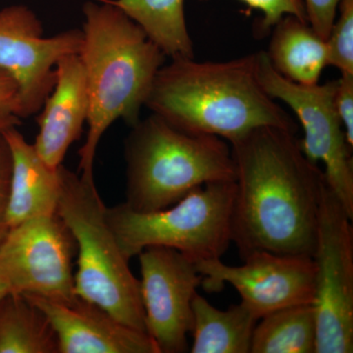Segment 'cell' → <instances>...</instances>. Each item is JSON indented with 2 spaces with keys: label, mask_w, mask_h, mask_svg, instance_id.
Masks as SVG:
<instances>
[{
  "label": "cell",
  "mask_w": 353,
  "mask_h": 353,
  "mask_svg": "<svg viewBox=\"0 0 353 353\" xmlns=\"http://www.w3.org/2000/svg\"><path fill=\"white\" fill-rule=\"evenodd\" d=\"M230 145L236 166L231 239L241 259L257 252L312 257L327 182L296 132L261 127Z\"/></svg>",
  "instance_id": "1"
},
{
  "label": "cell",
  "mask_w": 353,
  "mask_h": 353,
  "mask_svg": "<svg viewBox=\"0 0 353 353\" xmlns=\"http://www.w3.org/2000/svg\"><path fill=\"white\" fill-rule=\"evenodd\" d=\"M145 108L181 131L230 143L261 127L296 132L294 118L260 85L255 53L223 62L171 60L158 71Z\"/></svg>",
  "instance_id": "2"
},
{
  "label": "cell",
  "mask_w": 353,
  "mask_h": 353,
  "mask_svg": "<svg viewBox=\"0 0 353 353\" xmlns=\"http://www.w3.org/2000/svg\"><path fill=\"white\" fill-rule=\"evenodd\" d=\"M82 10L79 57L87 81L88 129L79 150V174L94 181V160L102 137L117 120L132 127L141 119V108L166 57L134 21L108 0H88Z\"/></svg>",
  "instance_id": "3"
},
{
  "label": "cell",
  "mask_w": 353,
  "mask_h": 353,
  "mask_svg": "<svg viewBox=\"0 0 353 353\" xmlns=\"http://www.w3.org/2000/svg\"><path fill=\"white\" fill-rule=\"evenodd\" d=\"M126 201L138 212L162 210L208 183L236 181L231 145L190 134L155 114L139 119L125 139Z\"/></svg>",
  "instance_id": "4"
},
{
  "label": "cell",
  "mask_w": 353,
  "mask_h": 353,
  "mask_svg": "<svg viewBox=\"0 0 353 353\" xmlns=\"http://www.w3.org/2000/svg\"><path fill=\"white\" fill-rule=\"evenodd\" d=\"M57 213L78 248L74 290L77 296L105 309L123 324L146 332L141 283L130 269L105 217L106 206L94 181L59 166Z\"/></svg>",
  "instance_id": "5"
},
{
  "label": "cell",
  "mask_w": 353,
  "mask_h": 353,
  "mask_svg": "<svg viewBox=\"0 0 353 353\" xmlns=\"http://www.w3.org/2000/svg\"><path fill=\"white\" fill-rule=\"evenodd\" d=\"M236 181L208 183L169 208L138 212L118 204L105 217L128 260L150 246L174 248L194 263L221 259L231 239Z\"/></svg>",
  "instance_id": "6"
},
{
  "label": "cell",
  "mask_w": 353,
  "mask_h": 353,
  "mask_svg": "<svg viewBox=\"0 0 353 353\" xmlns=\"http://www.w3.org/2000/svg\"><path fill=\"white\" fill-rule=\"evenodd\" d=\"M352 217L330 190L323 192L314 262L315 353L353 352Z\"/></svg>",
  "instance_id": "7"
},
{
  "label": "cell",
  "mask_w": 353,
  "mask_h": 353,
  "mask_svg": "<svg viewBox=\"0 0 353 353\" xmlns=\"http://www.w3.org/2000/svg\"><path fill=\"white\" fill-rule=\"evenodd\" d=\"M255 55L260 85L296 115L303 129L301 150L313 163L324 165L327 185L353 218L352 148L336 112V80L312 85L294 83L273 68L266 51Z\"/></svg>",
  "instance_id": "8"
},
{
  "label": "cell",
  "mask_w": 353,
  "mask_h": 353,
  "mask_svg": "<svg viewBox=\"0 0 353 353\" xmlns=\"http://www.w3.org/2000/svg\"><path fill=\"white\" fill-rule=\"evenodd\" d=\"M73 234L57 213L10 228L0 245V272L11 294H34L58 301L77 296Z\"/></svg>",
  "instance_id": "9"
},
{
  "label": "cell",
  "mask_w": 353,
  "mask_h": 353,
  "mask_svg": "<svg viewBox=\"0 0 353 353\" xmlns=\"http://www.w3.org/2000/svg\"><path fill=\"white\" fill-rule=\"evenodd\" d=\"M82 44V30L44 36L39 16L24 4L0 9V69L19 87L22 119L39 112L54 87L58 60L79 54Z\"/></svg>",
  "instance_id": "10"
},
{
  "label": "cell",
  "mask_w": 353,
  "mask_h": 353,
  "mask_svg": "<svg viewBox=\"0 0 353 353\" xmlns=\"http://www.w3.org/2000/svg\"><path fill=\"white\" fill-rule=\"evenodd\" d=\"M138 256L146 332L160 353L187 352L192 299L202 283L196 263L165 246H150Z\"/></svg>",
  "instance_id": "11"
},
{
  "label": "cell",
  "mask_w": 353,
  "mask_h": 353,
  "mask_svg": "<svg viewBox=\"0 0 353 353\" xmlns=\"http://www.w3.org/2000/svg\"><path fill=\"white\" fill-rule=\"evenodd\" d=\"M241 266H229L221 259L196 264L208 292L233 285L246 304L261 319L289 306L312 303L314 297V262L312 257L257 252L248 255Z\"/></svg>",
  "instance_id": "12"
},
{
  "label": "cell",
  "mask_w": 353,
  "mask_h": 353,
  "mask_svg": "<svg viewBox=\"0 0 353 353\" xmlns=\"http://www.w3.org/2000/svg\"><path fill=\"white\" fill-rule=\"evenodd\" d=\"M24 296L48 318L57 334L59 353H160L150 334L126 326L82 297L58 301Z\"/></svg>",
  "instance_id": "13"
},
{
  "label": "cell",
  "mask_w": 353,
  "mask_h": 353,
  "mask_svg": "<svg viewBox=\"0 0 353 353\" xmlns=\"http://www.w3.org/2000/svg\"><path fill=\"white\" fill-rule=\"evenodd\" d=\"M34 145L48 166L63 164L70 146L82 136L88 115L85 70L79 54L63 55L55 65V83L38 113Z\"/></svg>",
  "instance_id": "14"
},
{
  "label": "cell",
  "mask_w": 353,
  "mask_h": 353,
  "mask_svg": "<svg viewBox=\"0 0 353 353\" xmlns=\"http://www.w3.org/2000/svg\"><path fill=\"white\" fill-rule=\"evenodd\" d=\"M1 134L12 161L7 204L9 227L32 218L55 214L60 194L59 167L48 166L17 127Z\"/></svg>",
  "instance_id": "15"
},
{
  "label": "cell",
  "mask_w": 353,
  "mask_h": 353,
  "mask_svg": "<svg viewBox=\"0 0 353 353\" xmlns=\"http://www.w3.org/2000/svg\"><path fill=\"white\" fill-rule=\"evenodd\" d=\"M266 54L280 75L301 85L319 83L329 65L326 41L307 22L292 15L274 26Z\"/></svg>",
  "instance_id": "16"
},
{
  "label": "cell",
  "mask_w": 353,
  "mask_h": 353,
  "mask_svg": "<svg viewBox=\"0 0 353 353\" xmlns=\"http://www.w3.org/2000/svg\"><path fill=\"white\" fill-rule=\"evenodd\" d=\"M259 317L241 303L221 310L196 294L192 299V353H250Z\"/></svg>",
  "instance_id": "17"
},
{
  "label": "cell",
  "mask_w": 353,
  "mask_h": 353,
  "mask_svg": "<svg viewBox=\"0 0 353 353\" xmlns=\"http://www.w3.org/2000/svg\"><path fill=\"white\" fill-rule=\"evenodd\" d=\"M127 14L170 60L194 58L185 0H108Z\"/></svg>",
  "instance_id": "18"
},
{
  "label": "cell",
  "mask_w": 353,
  "mask_h": 353,
  "mask_svg": "<svg viewBox=\"0 0 353 353\" xmlns=\"http://www.w3.org/2000/svg\"><path fill=\"white\" fill-rule=\"evenodd\" d=\"M0 353H59L48 318L24 294L0 301Z\"/></svg>",
  "instance_id": "19"
},
{
  "label": "cell",
  "mask_w": 353,
  "mask_h": 353,
  "mask_svg": "<svg viewBox=\"0 0 353 353\" xmlns=\"http://www.w3.org/2000/svg\"><path fill=\"white\" fill-rule=\"evenodd\" d=\"M316 334L312 303L279 309L257 322L250 353H315Z\"/></svg>",
  "instance_id": "20"
},
{
  "label": "cell",
  "mask_w": 353,
  "mask_h": 353,
  "mask_svg": "<svg viewBox=\"0 0 353 353\" xmlns=\"http://www.w3.org/2000/svg\"><path fill=\"white\" fill-rule=\"evenodd\" d=\"M326 43L329 65L353 74V0H341Z\"/></svg>",
  "instance_id": "21"
},
{
  "label": "cell",
  "mask_w": 353,
  "mask_h": 353,
  "mask_svg": "<svg viewBox=\"0 0 353 353\" xmlns=\"http://www.w3.org/2000/svg\"><path fill=\"white\" fill-rule=\"evenodd\" d=\"M241 1L262 14L263 18L259 28L264 34L273 29L274 26L287 15L294 16L304 22H307L303 0H241Z\"/></svg>",
  "instance_id": "22"
},
{
  "label": "cell",
  "mask_w": 353,
  "mask_h": 353,
  "mask_svg": "<svg viewBox=\"0 0 353 353\" xmlns=\"http://www.w3.org/2000/svg\"><path fill=\"white\" fill-rule=\"evenodd\" d=\"M19 87L12 77L0 69V134L21 125Z\"/></svg>",
  "instance_id": "23"
},
{
  "label": "cell",
  "mask_w": 353,
  "mask_h": 353,
  "mask_svg": "<svg viewBox=\"0 0 353 353\" xmlns=\"http://www.w3.org/2000/svg\"><path fill=\"white\" fill-rule=\"evenodd\" d=\"M341 0H303L308 25L327 41Z\"/></svg>",
  "instance_id": "24"
},
{
  "label": "cell",
  "mask_w": 353,
  "mask_h": 353,
  "mask_svg": "<svg viewBox=\"0 0 353 353\" xmlns=\"http://www.w3.org/2000/svg\"><path fill=\"white\" fill-rule=\"evenodd\" d=\"M334 101L348 145L353 148V74H341L336 80Z\"/></svg>",
  "instance_id": "25"
},
{
  "label": "cell",
  "mask_w": 353,
  "mask_h": 353,
  "mask_svg": "<svg viewBox=\"0 0 353 353\" xmlns=\"http://www.w3.org/2000/svg\"><path fill=\"white\" fill-rule=\"evenodd\" d=\"M11 168H12V161H11L10 150L6 139L0 134V245L10 230L7 222V204H8Z\"/></svg>",
  "instance_id": "26"
},
{
  "label": "cell",
  "mask_w": 353,
  "mask_h": 353,
  "mask_svg": "<svg viewBox=\"0 0 353 353\" xmlns=\"http://www.w3.org/2000/svg\"><path fill=\"white\" fill-rule=\"evenodd\" d=\"M9 294H11L10 288H9L6 279L3 278L1 272H0V301L3 299L6 296H8Z\"/></svg>",
  "instance_id": "27"
}]
</instances>
